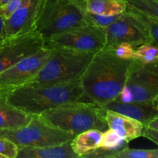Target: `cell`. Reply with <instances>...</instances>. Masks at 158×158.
<instances>
[{
	"label": "cell",
	"mask_w": 158,
	"mask_h": 158,
	"mask_svg": "<svg viewBox=\"0 0 158 158\" xmlns=\"http://www.w3.org/2000/svg\"><path fill=\"white\" fill-rule=\"evenodd\" d=\"M132 60L119 58L110 48L96 52L80 78L84 100L102 107L114 101L124 87Z\"/></svg>",
	"instance_id": "obj_1"
},
{
	"label": "cell",
	"mask_w": 158,
	"mask_h": 158,
	"mask_svg": "<svg viewBox=\"0 0 158 158\" xmlns=\"http://www.w3.org/2000/svg\"><path fill=\"white\" fill-rule=\"evenodd\" d=\"M5 98L30 115H40L68 102L86 101L80 79L57 84L23 85L5 93Z\"/></svg>",
	"instance_id": "obj_2"
},
{
	"label": "cell",
	"mask_w": 158,
	"mask_h": 158,
	"mask_svg": "<svg viewBox=\"0 0 158 158\" xmlns=\"http://www.w3.org/2000/svg\"><path fill=\"white\" fill-rule=\"evenodd\" d=\"M106 110L87 101H71L37 115L46 123L76 136L90 129L107 130Z\"/></svg>",
	"instance_id": "obj_3"
},
{
	"label": "cell",
	"mask_w": 158,
	"mask_h": 158,
	"mask_svg": "<svg viewBox=\"0 0 158 158\" xmlns=\"http://www.w3.org/2000/svg\"><path fill=\"white\" fill-rule=\"evenodd\" d=\"M52 49L49 60L25 85L57 84L80 79L95 54L63 48Z\"/></svg>",
	"instance_id": "obj_4"
},
{
	"label": "cell",
	"mask_w": 158,
	"mask_h": 158,
	"mask_svg": "<svg viewBox=\"0 0 158 158\" xmlns=\"http://www.w3.org/2000/svg\"><path fill=\"white\" fill-rule=\"evenodd\" d=\"M84 0H46L35 23V30L44 40L60 32L86 25Z\"/></svg>",
	"instance_id": "obj_5"
},
{
	"label": "cell",
	"mask_w": 158,
	"mask_h": 158,
	"mask_svg": "<svg viewBox=\"0 0 158 158\" xmlns=\"http://www.w3.org/2000/svg\"><path fill=\"white\" fill-rule=\"evenodd\" d=\"M0 136L9 139L20 148H42L61 144L75 137L68 132L49 125L39 116L32 115L30 121L23 127L1 130Z\"/></svg>",
	"instance_id": "obj_6"
},
{
	"label": "cell",
	"mask_w": 158,
	"mask_h": 158,
	"mask_svg": "<svg viewBox=\"0 0 158 158\" xmlns=\"http://www.w3.org/2000/svg\"><path fill=\"white\" fill-rule=\"evenodd\" d=\"M157 96L158 61L143 63L133 59L124 87L114 101H144Z\"/></svg>",
	"instance_id": "obj_7"
},
{
	"label": "cell",
	"mask_w": 158,
	"mask_h": 158,
	"mask_svg": "<svg viewBox=\"0 0 158 158\" xmlns=\"http://www.w3.org/2000/svg\"><path fill=\"white\" fill-rule=\"evenodd\" d=\"M105 29L91 25L79 26L44 40V46L96 53L105 46Z\"/></svg>",
	"instance_id": "obj_8"
},
{
	"label": "cell",
	"mask_w": 158,
	"mask_h": 158,
	"mask_svg": "<svg viewBox=\"0 0 158 158\" xmlns=\"http://www.w3.org/2000/svg\"><path fill=\"white\" fill-rule=\"evenodd\" d=\"M53 52L52 48H42L0 73V89L5 93L26 84L40 70Z\"/></svg>",
	"instance_id": "obj_9"
},
{
	"label": "cell",
	"mask_w": 158,
	"mask_h": 158,
	"mask_svg": "<svg viewBox=\"0 0 158 158\" xmlns=\"http://www.w3.org/2000/svg\"><path fill=\"white\" fill-rule=\"evenodd\" d=\"M44 47V39L35 30L6 38L0 45V73Z\"/></svg>",
	"instance_id": "obj_10"
},
{
	"label": "cell",
	"mask_w": 158,
	"mask_h": 158,
	"mask_svg": "<svg viewBox=\"0 0 158 158\" xmlns=\"http://www.w3.org/2000/svg\"><path fill=\"white\" fill-rule=\"evenodd\" d=\"M105 48L113 49L122 43H128L134 47L149 43L143 28L126 12L115 22L105 28Z\"/></svg>",
	"instance_id": "obj_11"
},
{
	"label": "cell",
	"mask_w": 158,
	"mask_h": 158,
	"mask_svg": "<svg viewBox=\"0 0 158 158\" xmlns=\"http://www.w3.org/2000/svg\"><path fill=\"white\" fill-rule=\"evenodd\" d=\"M46 0H25L21 8L5 19L6 38L35 30V23Z\"/></svg>",
	"instance_id": "obj_12"
},
{
	"label": "cell",
	"mask_w": 158,
	"mask_h": 158,
	"mask_svg": "<svg viewBox=\"0 0 158 158\" xmlns=\"http://www.w3.org/2000/svg\"><path fill=\"white\" fill-rule=\"evenodd\" d=\"M103 108L136 119L146 127L151 120L158 117V96L144 101L127 103L112 101L105 105Z\"/></svg>",
	"instance_id": "obj_13"
},
{
	"label": "cell",
	"mask_w": 158,
	"mask_h": 158,
	"mask_svg": "<svg viewBox=\"0 0 158 158\" xmlns=\"http://www.w3.org/2000/svg\"><path fill=\"white\" fill-rule=\"evenodd\" d=\"M105 110L108 127L115 131L127 141L130 143L131 140L142 137L144 125L141 122L110 110Z\"/></svg>",
	"instance_id": "obj_14"
},
{
	"label": "cell",
	"mask_w": 158,
	"mask_h": 158,
	"mask_svg": "<svg viewBox=\"0 0 158 158\" xmlns=\"http://www.w3.org/2000/svg\"><path fill=\"white\" fill-rule=\"evenodd\" d=\"M71 148V140L58 145L42 148H20L17 158H77Z\"/></svg>",
	"instance_id": "obj_15"
},
{
	"label": "cell",
	"mask_w": 158,
	"mask_h": 158,
	"mask_svg": "<svg viewBox=\"0 0 158 158\" xmlns=\"http://www.w3.org/2000/svg\"><path fill=\"white\" fill-rule=\"evenodd\" d=\"M32 115L23 112L6 101L5 94L0 97V131L14 130L26 126Z\"/></svg>",
	"instance_id": "obj_16"
},
{
	"label": "cell",
	"mask_w": 158,
	"mask_h": 158,
	"mask_svg": "<svg viewBox=\"0 0 158 158\" xmlns=\"http://www.w3.org/2000/svg\"><path fill=\"white\" fill-rule=\"evenodd\" d=\"M103 131L90 129L80 133L71 140V148L78 157L100 148Z\"/></svg>",
	"instance_id": "obj_17"
},
{
	"label": "cell",
	"mask_w": 158,
	"mask_h": 158,
	"mask_svg": "<svg viewBox=\"0 0 158 158\" xmlns=\"http://www.w3.org/2000/svg\"><path fill=\"white\" fill-rule=\"evenodd\" d=\"M87 12L106 16L117 15L126 12V0H84Z\"/></svg>",
	"instance_id": "obj_18"
},
{
	"label": "cell",
	"mask_w": 158,
	"mask_h": 158,
	"mask_svg": "<svg viewBox=\"0 0 158 158\" xmlns=\"http://www.w3.org/2000/svg\"><path fill=\"white\" fill-rule=\"evenodd\" d=\"M126 12L143 28L149 39V43L158 47V20L157 19L128 4Z\"/></svg>",
	"instance_id": "obj_19"
},
{
	"label": "cell",
	"mask_w": 158,
	"mask_h": 158,
	"mask_svg": "<svg viewBox=\"0 0 158 158\" xmlns=\"http://www.w3.org/2000/svg\"><path fill=\"white\" fill-rule=\"evenodd\" d=\"M128 144L129 142L120 137L114 130L108 128L103 132L100 148L111 151L114 154L113 158H115V156L122 150L127 148Z\"/></svg>",
	"instance_id": "obj_20"
},
{
	"label": "cell",
	"mask_w": 158,
	"mask_h": 158,
	"mask_svg": "<svg viewBox=\"0 0 158 158\" xmlns=\"http://www.w3.org/2000/svg\"><path fill=\"white\" fill-rule=\"evenodd\" d=\"M143 63L158 61V47L150 43H143L136 48L134 58Z\"/></svg>",
	"instance_id": "obj_21"
},
{
	"label": "cell",
	"mask_w": 158,
	"mask_h": 158,
	"mask_svg": "<svg viewBox=\"0 0 158 158\" xmlns=\"http://www.w3.org/2000/svg\"><path fill=\"white\" fill-rule=\"evenodd\" d=\"M83 17H84V20L86 22V25H91V26H97V27L103 28V29H105L108 26L112 24L114 22L118 19L122 15V14H120V15H117L106 16V15H98V14L92 13V12H87L86 9H85L84 6H83Z\"/></svg>",
	"instance_id": "obj_22"
},
{
	"label": "cell",
	"mask_w": 158,
	"mask_h": 158,
	"mask_svg": "<svg viewBox=\"0 0 158 158\" xmlns=\"http://www.w3.org/2000/svg\"><path fill=\"white\" fill-rule=\"evenodd\" d=\"M115 158H158V148L133 149L127 147L120 151Z\"/></svg>",
	"instance_id": "obj_23"
},
{
	"label": "cell",
	"mask_w": 158,
	"mask_h": 158,
	"mask_svg": "<svg viewBox=\"0 0 158 158\" xmlns=\"http://www.w3.org/2000/svg\"><path fill=\"white\" fill-rule=\"evenodd\" d=\"M132 7L151 15L158 20V0H126Z\"/></svg>",
	"instance_id": "obj_24"
},
{
	"label": "cell",
	"mask_w": 158,
	"mask_h": 158,
	"mask_svg": "<svg viewBox=\"0 0 158 158\" xmlns=\"http://www.w3.org/2000/svg\"><path fill=\"white\" fill-rule=\"evenodd\" d=\"M19 147L9 139L0 136V154L4 158H17Z\"/></svg>",
	"instance_id": "obj_25"
},
{
	"label": "cell",
	"mask_w": 158,
	"mask_h": 158,
	"mask_svg": "<svg viewBox=\"0 0 158 158\" xmlns=\"http://www.w3.org/2000/svg\"><path fill=\"white\" fill-rule=\"evenodd\" d=\"M113 51L117 56L123 60H132L134 58L136 47L128 43H122L113 48Z\"/></svg>",
	"instance_id": "obj_26"
},
{
	"label": "cell",
	"mask_w": 158,
	"mask_h": 158,
	"mask_svg": "<svg viewBox=\"0 0 158 158\" xmlns=\"http://www.w3.org/2000/svg\"><path fill=\"white\" fill-rule=\"evenodd\" d=\"M25 0H9L4 6L0 7V15L6 19L21 8Z\"/></svg>",
	"instance_id": "obj_27"
},
{
	"label": "cell",
	"mask_w": 158,
	"mask_h": 158,
	"mask_svg": "<svg viewBox=\"0 0 158 158\" xmlns=\"http://www.w3.org/2000/svg\"><path fill=\"white\" fill-rule=\"evenodd\" d=\"M142 137L148 139L158 146V131L148 127H144Z\"/></svg>",
	"instance_id": "obj_28"
},
{
	"label": "cell",
	"mask_w": 158,
	"mask_h": 158,
	"mask_svg": "<svg viewBox=\"0 0 158 158\" xmlns=\"http://www.w3.org/2000/svg\"><path fill=\"white\" fill-rule=\"evenodd\" d=\"M5 35V19L0 15V42L6 40Z\"/></svg>",
	"instance_id": "obj_29"
},
{
	"label": "cell",
	"mask_w": 158,
	"mask_h": 158,
	"mask_svg": "<svg viewBox=\"0 0 158 158\" xmlns=\"http://www.w3.org/2000/svg\"><path fill=\"white\" fill-rule=\"evenodd\" d=\"M144 127L150 128V129L154 130V131H158V117H156L155 119H154L153 120H151L146 127Z\"/></svg>",
	"instance_id": "obj_30"
},
{
	"label": "cell",
	"mask_w": 158,
	"mask_h": 158,
	"mask_svg": "<svg viewBox=\"0 0 158 158\" xmlns=\"http://www.w3.org/2000/svg\"><path fill=\"white\" fill-rule=\"evenodd\" d=\"M9 0H0V7L2 6H4Z\"/></svg>",
	"instance_id": "obj_31"
},
{
	"label": "cell",
	"mask_w": 158,
	"mask_h": 158,
	"mask_svg": "<svg viewBox=\"0 0 158 158\" xmlns=\"http://www.w3.org/2000/svg\"><path fill=\"white\" fill-rule=\"evenodd\" d=\"M5 94V92H4V91H3V90H2V89H0V97H1L2 96L3 94Z\"/></svg>",
	"instance_id": "obj_32"
},
{
	"label": "cell",
	"mask_w": 158,
	"mask_h": 158,
	"mask_svg": "<svg viewBox=\"0 0 158 158\" xmlns=\"http://www.w3.org/2000/svg\"><path fill=\"white\" fill-rule=\"evenodd\" d=\"M0 158H4V157H3V156H2L1 154H0Z\"/></svg>",
	"instance_id": "obj_33"
},
{
	"label": "cell",
	"mask_w": 158,
	"mask_h": 158,
	"mask_svg": "<svg viewBox=\"0 0 158 158\" xmlns=\"http://www.w3.org/2000/svg\"><path fill=\"white\" fill-rule=\"evenodd\" d=\"M3 41H4V40H3ZM3 41H2V42H3ZM2 42H0V45H1L2 43Z\"/></svg>",
	"instance_id": "obj_34"
}]
</instances>
